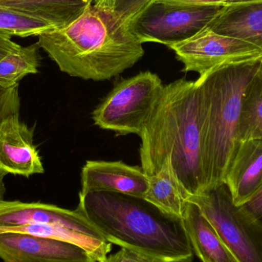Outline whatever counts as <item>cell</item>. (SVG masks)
<instances>
[{
  "label": "cell",
  "instance_id": "1",
  "mask_svg": "<svg viewBox=\"0 0 262 262\" xmlns=\"http://www.w3.org/2000/svg\"><path fill=\"white\" fill-rule=\"evenodd\" d=\"M38 43L61 72L100 81L118 76L144 55L143 43L110 7L91 4L62 29L38 35Z\"/></svg>",
  "mask_w": 262,
  "mask_h": 262
},
{
  "label": "cell",
  "instance_id": "2",
  "mask_svg": "<svg viewBox=\"0 0 262 262\" xmlns=\"http://www.w3.org/2000/svg\"><path fill=\"white\" fill-rule=\"evenodd\" d=\"M140 137L141 168L148 177L157 173L170 158L179 181L189 195L206 191L195 81L183 78L164 85Z\"/></svg>",
  "mask_w": 262,
  "mask_h": 262
},
{
  "label": "cell",
  "instance_id": "3",
  "mask_svg": "<svg viewBox=\"0 0 262 262\" xmlns=\"http://www.w3.org/2000/svg\"><path fill=\"white\" fill-rule=\"evenodd\" d=\"M76 210L111 244L165 262H192L193 250L183 219L144 199L115 192L81 195Z\"/></svg>",
  "mask_w": 262,
  "mask_h": 262
},
{
  "label": "cell",
  "instance_id": "4",
  "mask_svg": "<svg viewBox=\"0 0 262 262\" xmlns=\"http://www.w3.org/2000/svg\"><path fill=\"white\" fill-rule=\"evenodd\" d=\"M261 59L226 64L195 81L200 93L205 192L225 183L238 144L242 100Z\"/></svg>",
  "mask_w": 262,
  "mask_h": 262
},
{
  "label": "cell",
  "instance_id": "5",
  "mask_svg": "<svg viewBox=\"0 0 262 262\" xmlns=\"http://www.w3.org/2000/svg\"><path fill=\"white\" fill-rule=\"evenodd\" d=\"M163 87L160 77L149 71L122 80L94 111V124L118 136L140 137Z\"/></svg>",
  "mask_w": 262,
  "mask_h": 262
},
{
  "label": "cell",
  "instance_id": "6",
  "mask_svg": "<svg viewBox=\"0 0 262 262\" xmlns=\"http://www.w3.org/2000/svg\"><path fill=\"white\" fill-rule=\"evenodd\" d=\"M238 262H262V221L236 206L225 183L190 195Z\"/></svg>",
  "mask_w": 262,
  "mask_h": 262
},
{
  "label": "cell",
  "instance_id": "7",
  "mask_svg": "<svg viewBox=\"0 0 262 262\" xmlns=\"http://www.w3.org/2000/svg\"><path fill=\"white\" fill-rule=\"evenodd\" d=\"M224 7L152 0L130 21L129 27L143 44L156 42L168 47L207 27Z\"/></svg>",
  "mask_w": 262,
  "mask_h": 262
},
{
  "label": "cell",
  "instance_id": "8",
  "mask_svg": "<svg viewBox=\"0 0 262 262\" xmlns=\"http://www.w3.org/2000/svg\"><path fill=\"white\" fill-rule=\"evenodd\" d=\"M183 64V72L204 75L226 64L262 58V49L240 38L206 27L181 42L168 46Z\"/></svg>",
  "mask_w": 262,
  "mask_h": 262
},
{
  "label": "cell",
  "instance_id": "9",
  "mask_svg": "<svg viewBox=\"0 0 262 262\" xmlns=\"http://www.w3.org/2000/svg\"><path fill=\"white\" fill-rule=\"evenodd\" d=\"M4 262H95L81 246L18 232L0 231Z\"/></svg>",
  "mask_w": 262,
  "mask_h": 262
},
{
  "label": "cell",
  "instance_id": "10",
  "mask_svg": "<svg viewBox=\"0 0 262 262\" xmlns=\"http://www.w3.org/2000/svg\"><path fill=\"white\" fill-rule=\"evenodd\" d=\"M27 225L64 226L96 239L106 240L92 223L77 210L46 203L0 200V229Z\"/></svg>",
  "mask_w": 262,
  "mask_h": 262
},
{
  "label": "cell",
  "instance_id": "11",
  "mask_svg": "<svg viewBox=\"0 0 262 262\" xmlns=\"http://www.w3.org/2000/svg\"><path fill=\"white\" fill-rule=\"evenodd\" d=\"M33 130L13 114L0 123V172L29 177L44 173Z\"/></svg>",
  "mask_w": 262,
  "mask_h": 262
},
{
  "label": "cell",
  "instance_id": "12",
  "mask_svg": "<svg viewBox=\"0 0 262 262\" xmlns=\"http://www.w3.org/2000/svg\"><path fill=\"white\" fill-rule=\"evenodd\" d=\"M79 194L115 192L143 199L149 177L141 166H133L122 161L88 160L81 169Z\"/></svg>",
  "mask_w": 262,
  "mask_h": 262
},
{
  "label": "cell",
  "instance_id": "13",
  "mask_svg": "<svg viewBox=\"0 0 262 262\" xmlns=\"http://www.w3.org/2000/svg\"><path fill=\"white\" fill-rule=\"evenodd\" d=\"M225 184L236 206L253 196L262 185V140L238 143Z\"/></svg>",
  "mask_w": 262,
  "mask_h": 262
},
{
  "label": "cell",
  "instance_id": "14",
  "mask_svg": "<svg viewBox=\"0 0 262 262\" xmlns=\"http://www.w3.org/2000/svg\"><path fill=\"white\" fill-rule=\"evenodd\" d=\"M207 27L262 49V0L225 6Z\"/></svg>",
  "mask_w": 262,
  "mask_h": 262
},
{
  "label": "cell",
  "instance_id": "15",
  "mask_svg": "<svg viewBox=\"0 0 262 262\" xmlns=\"http://www.w3.org/2000/svg\"><path fill=\"white\" fill-rule=\"evenodd\" d=\"M183 225L194 253L203 262H238L199 206L188 201Z\"/></svg>",
  "mask_w": 262,
  "mask_h": 262
},
{
  "label": "cell",
  "instance_id": "16",
  "mask_svg": "<svg viewBox=\"0 0 262 262\" xmlns=\"http://www.w3.org/2000/svg\"><path fill=\"white\" fill-rule=\"evenodd\" d=\"M93 0H0V6L41 20L56 29L78 18Z\"/></svg>",
  "mask_w": 262,
  "mask_h": 262
},
{
  "label": "cell",
  "instance_id": "17",
  "mask_svg": "<svg viewBox=\"0 0 262 262\" xmlns=\"http://www.w3.org/2000/svg\"><path fill=\"white\" fill-rule=\"evenodd\" d=\"M189 196L179 181L171 159L167 158L157 173L149 176L143 199L163 212L182 218Z\"/></svg>",
  "mask_w": 262,
  "mask_h": 262
},
{
  "label": "cell",
  "instance_id": "18",
  "mask_svg": "<svg viewBox=\"0 0 262 262\" xmlns=\"http://www.w3.org/2000/svg\"><path fill=\"white\" fill-rule=\"evenodd\" d=\"M236 138L238 143L262 140V59L243 95Z\"/></svg>",
  "mask_w": 262,
  "mask_h": 262
},
{
  "label": "cell",
  "instance_id": "19",
  "mask_svg": "<svg viewBox=\"0 0 262 262\" xmlns=\"http://www.w3.org/2000/svg\"><path fill=\"white\" fill-rule=\"evenodd\" d=\"M39 45L34 43L9 52L0 59V88L9 89L26 75L38 73L41 63Z\"/></svg>",
  "mask_w": 262,
  "mask_h": 262
},
{
  "label": "cell",
  "instance_id": "20",
  "mask_svg": "<svg viewBox=\"0 0 262 262\" xmlns=\"http://www.w3.org/2000/svg\"><path fill=\"white\" fill-rule=\"evenodd\" d=\"M52 30L55 29L45 21L0 6V32L11 36L28 37Z\"/></svg>",
  "mask_w": 262,
  "mask_h": 262
},
{
  "label": "cell",
  "instance_id": "21",
  "mask_svg": "<svg viewBox=\"0 0 262 262\" xmlns=\"http://www.w3.org/2000/svg\"><path fill=\"white\" fill-rule=\"evenodd\" d=\"M152 0H117L112 9L118 18L130 24Z\"/></svg>",
  "mask_w": 262,
  "mask_h": 262
},
{
  "label": "cell",
  "instance_id": "22",
  "mask_svg": "<svg viewBox=\"0 0 262 262\" xmlns=\"http://www.w3.org/2000/svg\"><path fill=\"white\" fill-rule=\"evenodd\" d=\"M20 97L18 84L9 89L0 88V123L15 113H19Z\"/></svg>",
  "mask_w": 262,
  "mask_h": 262
},
{
  "label": "cell",
  "instance_id": "23",
  "mask_svg": "<svg viewBox=\"0 0 262 262\" xmlns=\"http://www.w3.org/2000/svg\"><path fill=\"white\" fill-rule=\"evenodd\" d=\"M104 262H165L154 257L148 256L144 254L121 248L113 255L107 257Z\"/></svg>",
  "mask_w": 262,
  "mask_h": 262
},
{
  "label": "cell",
  "instance_id": "24",
  "mask_svg": "<svg viewBox=\"0 0 262 262\" xmlns=\"http://www.w3.org/2000/svg\"><path fill=\"white\" fill-rule=\"evenodd\" d=\"M240 207L252 218L262 221V185L253 196Z\"/></svg>",
  "mask_w": 262,
  "mask_h": 262
},
{
  "label": "cell",
  "instance_id": "25",
  "mask_svg": "<svg viewBox=\"0 0 262 262\" xmlns=\"http://www.w3.org/2000/svg\"><path fill=\"white\" fill-rule=\"evenodd\" d=\"M158 1L186 3V4L218 5V6H227L237 4V3L255 1V0H158Z\"/></svg>",
  "mask_w": 262,
  "mask_h": 262
},
{
  "label": "cell",
  "instance_id": "26",
  "mask_svg": "<svg viewBox=\"0 0 262 262\" xmlns=\"http://www.w3.org/2000/svg\"><path fill=\"white\" fill-rule=\"evenodd\" d=\"M20 48L19 45L12 41L11 35L0 32V59L9 52L18 50Z\"/></svg>",
  "mask_w": 262,
  "mask_h": 262
},
{
  "label": "cell",
  "instance_id": "27",
  "mask_svg": "<svg viewBox=\"0 0 262 262\" xmlns=\"http://www.w3.org/2000/svg\"><path fill=\"white\" fill-rule=\"evenodd\" d=\"M5 177H6V174L0 172V200H3L5 192H6V186L4 184Z\"/></svg>",
  "mask_w": 262,
  "mask_h": 262
},
{
  "label": "cell",
  "instance_id": "28",
  "mask_svg": "<svg viewBox=\"0 0 262 262\" xmlns=\"http://www.w3.org/2000/svg\"><path fill=\"white\" fill-rule=\"evenodd\" d=\"M116 1L117 0H95L94 2H95V4L112 8Z\"/></svg>",
  "mask_w": 262,
  "mask_h": 262
},
{
  "label": "cell",
  "instance_id": "29",
  "mask_svg": "<svg viewBox=\"0 0 262 262\" xmlns=\"http://www.w3.org/2000/svg\"><path fill=\"white\" fill-rule=\"evenodd\" d=\"M93 1H95V0H93Z\"/></svg>",
  "mask_w": 262,
  "mask_h": 262
}]
</instances>
